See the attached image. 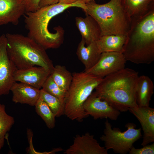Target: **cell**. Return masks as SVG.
I'll use <instances>...</instances> for the list:
<instances>
[{"label":"cell","instance_id":"6da1fadb","mask_svg":"<svg viewBox=\"0 0 154 154\" xmlns=\"http://www.w3.org/2000/svg\"><path fill=\"white\" fill-rule=\"evenodd\" d=\"M73 7L83 10L86 4L78 2L71 4L57 3L40 8L33 12H26L23 15L27 36L42 46L45 50L59 47L63 41L64 31L60 26L54 29V33L48 29L49 23L52 18L66 9Z\"/></svg>","mask_w":154,"mask_h":154},{"label":"cell","instance_id":"7a4b0ae2","mask_svg":"<svg viewBox=\"0 0 154 154\" xmlns=\"http://www.w3.org/2000/svg\"><path fill=\"white\" fill-rule=\"evenodd\" d=\"M139 77L137 72L125 68L104 78L95 92L114 108L126 112L138 106L135 92Z\"/></svg>","mask_w":154,"mask_h":154},{"label":"cell","instance_id":"3957f363","mask_svg":"<svg viewBox=\"0 0 154 154\" xmlns=\"http://www.w3.org/2000/svg\"><path fill=\"white\" fill-rule=\"evenodd\" d=\"M123 53L127 61L135 64H149L154 61V8L131 19Z\"/></svg>","mask_w":154,"mask_h":154},{"label":"cell","instance_id":"277c9868","mask_svg":"<svg viewBox=\"0 0 154 154\" xmlns=\"http://www.w3.org/2000/svg\"><path fill=\"white\" fill-rule=\"evenodd\" d=\"M5 35L7 53L17 69L40 66L51 73L54 66L42 46L27 36L10 33Z\"/></svg>","mask_w":154,"mask_h":154},{"label":"cell","instance_id":"5b68a950","mask_svg":"<svg viewBox=\"0 0 154 154\" xmlns=\"http://www.w3.org/2000/svg\"><path fill=\"white\" fill-rule=\"evenodd\" d=\"M86 5L84 11L96 21L102 35H127L131 20L125 9L122 0H110L102 4H97L94 1Z\"/></svg>","mask_w":154,"mask_h":154},{"label":"cell","instance_id":"8992f818","mask_svg":"<svg viewBox=\"0 0 154 154\" xmlns=\"http://www.w3.org/2000/svg\"><path fill=\"white\" fill-rule=\"evenodd\" d=\"M72 80L66 92L64 101V114L70 119L79 121L88 116L83 105L103 78L84 71L74 72Z\"/></svg>","mask_w":154,"mask_h":154},{"label":"cell","instance_id":"52a82bcc","mask_svg":"<svg viewBox=\"0 0 154 154\" xmlns=\"http://www.w3.org/2000/svg\"><path fill=\"white\" fill-rule=\"evenodd\" d=\"M125 127L127 129L123 132L119 128H112L106 119L104 134L100 137L106 149H112L116 153L126 154L133 146V144L142 136L141 128L135 129L136 125L133 123H127Z\"/></svg>","mask_w":154,"mask_h":154},{"label":"cell","instance_id":"ba28073f","mask_svg":"<svg viewBox=\"0 0 154 154\" xmlns=\"http://www.w3.org/2000/svg\"><path fill=\"white\" fill-rule=\"evenodd\" d=\"M126 61L122 53L103 52L96 64L90 69L84 71L103 78L125 68Z\"/></svg>","mask_w":154,"mask_h":154},{"label":"cell","instance_id":"9c48e42d","mask_svg":"<svg viewBox=\"0 0 154 154\" xmlns=\"http://www.w3.org/2000/svg\"><path fill=\"white\" fill-rule=\"evenodd\" d=\"M5 34L0 36V96L8 94L15 81L14 74L17 69L10 59L7 50Z\"/></svg>","mask_w":154,"mask_h":154},{"label":"cell","instance_id":"30bf717a","mask_svg":"<svg viewBox=\"0 0 154 154\" xmlns=\"http://www.w3.org/2000/svg\"><path fill=\"white\" fill-rule=\"evenodd\" d=\"M83 108L86 114L95 119L105 118L116 120L121 113L106 101L101 99L95 92L85 101Z\"/></svg>","mask_w":154,"mask_h":154},{"label":"cell","instance_id":"8fae6325","mask_svg":"<svg viewBox=\"0 0 154 154\" xmlns=\"http://www.w3.org/2000/svg\"><path fill=\"white\" fill-rule=\"evenodd\" d=\"M65 154H108V150L101 146L93 135L87 132L74 137L73 144L64 152Z\"/></svg>","mask_w":154,"mask_h":154},{"label":"cell","instance_id":"7c38bea8","mask_svg":"<svg viewBox=\"0 0 154 154\" xmlns=\"http://www.w3.org/2000/svg\"><path fill=\"white\" fill-rule=\"evenodd\" d=\"M129 111L141 124L143 131L141 145L143 146L154 141V109L148 106L130 108Z\"/></svg>","mask_w":154,"mask_h":154},{"label":"cell","instance_id":"4fadbf2b","mask_svg":"<svg viewBox=\"0 0 154 154\" xmlns=\"http://www.w3.org/2000/svg\"><path fill=\"white\" fill-rule=\"evenodd\" d=\"M50 74L48 70L43 67L35 66L26 68L16 69L14 74V79L15 82L40 89Z\"/></svg>","mask_w":154,"mask_h":154},{"label":"cell","instance_id":"5bb4252c","mask_svg":"<svg viewBox=\"0 0 154 154\" xmlns=\"http://www.w3.org/2000/svg\"><path fill=\"white\" fill-rule=\"evenodd\" d=\"M25 12L24 0H0V26L18 25Z\"/></svg>","mask_w":154,"mask_h":154},{"label":"cell","instance_id":"9a60e30c","mask_svg":"<svg viewBox=\"0 0 154 154\" xmlns=\"http://www.w3.org/2000/svg\"><path fill=\"white\" fill-rule=\"evenodd\" d=\"M12 101L35 106L40 98V89L21 82H15L10 89Z\"/></svg>","mask_w":154,"mask_h":154},{"label":"cell","instance_id":"2e32d148","mask_svg":"<svg viewBox=\"0 0 154 154\" xmlns=\"http://www.w3.org/2000/svg\"><path fill=\"white\" fill-rule=\"evenodd\" d=\"M75 22L76 25L86 46L98 40L102 36L99 25L90 15H87L84 18L76 17Z\"/></svg>","mask_w":154,"mask_h":154},{"label":"cell","instance_id":"e0dca14e","mask_svg":"<svg viewBox=\"0 0 154 154\" xmlns=\"http://www.w3.org/2000/svg\"><path fill=\"white\" fill-rule=\"evenodd\" d=\"M85 44L84 40L82 38L78 45L76 52L78 59L84 66V71L90 69L96 64L102 54L96 41L86 46Z\"/></svg>","mask_w":154,"mask_h":154},{"label":"cell","instance_id":"ac0fdd59","mask_svg":"<svg viewBox=\"0 0 154 154\" xmlns=\"http://www.w3.org/2000/svg\"><path fill=\"white\" fill-rule=\"evenodd\" d=\"M154 89L153 82L149 76L145 75L139 76L135 92L136 101L138 106H149Z\"/></svg>","mask_w":154,"mask_h":154},{"label":"cell","instance_id":"d6986e66","mask_svg":"<svg viewBox=\"0 0 154 154\" xmlns=\"http://www.w3.org/2000/svg\"><path fill=\"white\" fill-rule=\"evenodd\" d=\"M124 8L131 19L142 17L154 8V0H122Z\"/></svg>","mask_w":154,"mask_h":154},{"label":"cell","instance_id":"ffe728a7","mask_svg":"<svg viewBox=\"0 0 154 154\" xmlns=\"http://www.w3.org/2000/svg\"><path fill=\"white\" fill-rule=\"evenodd\" d=\"M126 35H102L96 41L98 48L102 53L105 52L122 53Z\"/></svg>","mask_w":154,"mask_h":154},{"label":"cell","instance_id":"44dd1931","mask_svg":"<svg viewBox=\"0 0 154 154\" xmlns=\"http://www.w3.org/2000/svg\"><path fill=\"white\" fill-rule=\"evenodd\" d=\"M50 76L58 86L66 93L71 83L72 74L64 66L57 65L54 66Z\"/></svg>","mask_w":154,"mask_h":154},{"label":"cell","instance_id":"7402d4cb","mask_svg":"<svg viewBox=\"0 0 154 154\" xmlns=\"http://www.w3.org/2000/svg\"><path fill=\"white\" fill-rule=\"evenodd\" d=\"M14 122V117L6 112L4 105L0 103V151L4 146L7 133Z\"/></svg>","mask_w":154,"mask_h":154},{"label":"cell","instance_id":"603a6c76","mask_svg":"<svg viewBox=\"0 0 154 154\" xmlns=\"http://www.w3.org/2000/svg\"><path fill=\"white\" fill-rule=\"evenodd\" d=\"M40 97L48 106L56 117H59L64 114V104L58 98L40 89Z\"/></svg>","mask_w":154,"mask_h":154},{"label":"cell","instance_id":"cb8c5ba5","mask_svg":"<svg viewBox=\"0 0 154 154\" xmlns=\"http://www.w3.org/2000/svg\"><path fill=\"white\" fill-rule=\"evenodd\" d=\"M35 106L36 112L48 127L50 129L54 128L55 126L56 117L47 104L40 97Z\"/></svg>","mask_w":154,"mask_h":154},{"label":"cell","instance_id":"d4e9b609","mask_svg":"<svg viewBox=\"0 0 154 154\" xmlns=\"http://www.w3.org/2000/svg\"><path fill=\"white\" fill-rule=\"evenodd\" d=\"M42 88L49 94L58 98L64 104L66 93L55 82L50 75L45 81Z\"/></svg>","mask_w":154,"mask_h":154},{"label":"cell","instance_id":"484cf974","mask_svg":"<svg viewBox=\"0 0 154 154\" xmlns=\"http://www.w3.org/2000/svg\"><path fill=\"white\" fill-rule=\"evenodd\" d=\"M129 154H154V143L148 144L140 148H136L133 146L129 151Z\"/></svg>","mask_w":154,"mask_h":154},{"label":"cell","instance_id":"4316f807","mask_svg":"<svg viewBox=\"0 0 154 154\" xmlns=\"http://www.w3.org/2000/svg\"><path fill=\"white\" fill-rule=\"evenodd\" d=\"M26 12H33L39 8L40 0H24Z\"/></svg>","mask_w":154,"mask_h":154},{"label":"cell","instance_id":"83f0119b","mask_svg":"<svg viewBox=\"0 0 154 154\" xmlns=\"http://www.w3.org/2000/svg\"><path fill=\"white\" fill-rule=\"evenodd\" d=\"M60 0H40L39 6L40 8L58 3Z\"/></svg>","mask_w":154,"mask_h":154},{"label":"cell","instance_id":"f1b7e54d","mask_svg":"<svg viewBox=\"0 0 154 154\" xmlns=\"http://www.w3.org/2000/svg\"><path fill=\"white\" fill-rule=\"evenodd\" d=\"M83 0H60L58 3L62 4H71L78 2H83Z\"/></svg>","mask_w":154,"mask_h":154},{"label":"cell","instance_id":"f546056e","mask_svg":"<svg viewBox=\"0 0 154 154\" xmlns=\"http://www.w3.org/2000/svg\"><path fill=\"white\" fill-rule=\"evenodd\" d=\"M94 0H83V2L84 3H86L90 1H94Z\"/></svg>","mask_w":154,"mask_h":154}]
</instances>
